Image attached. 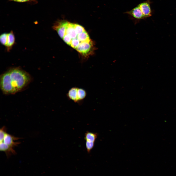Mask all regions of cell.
<instances>
[{"mask_svg":"<svg viewBox=\"0 0 176 176\" xmlns=\"http://www.w3.org/2000/svg\"><path fill=\"white\" fill-rule=\"evenodd\" d=\"M20 138L14 137L6 133L3 140L0 142H3L8 146L14 148L20 143L19 142H15Z\"/></svg>","mask_w":176,"mask_h":176,"instance_id":"6","label":"cell"},{"mask_svg":"<svg viewBox=\"0 0 176 176\" xmlns=\"http://www.w3.org/2000/svg\"><path fill=\"white\" fill-rule=\"evenodd\" d=\"M31 80V76L25 71L19 67L12 68L0 76V88L4 94H14L25 88Z\"/></svg>","mask_w":176,"mask_h":176,"instance_id":"2","label":"cell"},{"mask_svg":"<svg viewBox=\"0 0 176 176\" xmlns=\"http://www.w3.org/2000/svg\"><path fill=\"white\" fill-rule=\"evenodd\" d=\"M67 44L82 55H88L94 48L93 43L82 26L65 21L56 22L53 27Z\"/></svg>","mask_w":176,"mask_h":176,"instance_id":"1","label":"cell"},{"mask_svg":"<svg viewBox=\"0 0 176 176\" xmlns=\"http://www.w3.org/2000/svg\"><path fill=\"white\" fill-rule=\"evenodd\" d=\"M0 42L5 47L7 51H10L15 43V37L13 31L1 34L0 36Z\"/></svg>","mask_w":176,"mask_h":176,"instance_id":"3","label":"cell"},{"mask_svg":"<svg viewBox=\"0 0 176 176\" xmlns=\"http://www.w3.org/2000/svg\"><path fill=\"white\" fill-rule=\"evenodd\" d=\"M78 88L73 87L69 90L67 95L68 98L75 102H78L77 98V90Z\"/></svg>","mask_w":176,"mask_h":176,"instance_id":"8","label":"cell"},{"mask_svg":"<svg viewBox=\"0 0 176 176\" xmlns=\"http://www.w3.org/2000/svg\"><path fill=\"white\" fill-rule=\"evenodd\" d=\"M6 127H2L0 130V141H2L3 140L5 134L7 133Z\"/></svg>","mask_w":176,"mask_h":176,"instance_id":"13","label":"cell"},{"mask_svg":"<svg viewBox=\"0 0 176 176\" xmlns=\"http://www.w3.org/2000/svg\"><path fill=\"white\" fill-rule=\"evenodd\" d=\"M124 13L128 14L131 18L137 21L145 18L143 13L137 5L131 10L127 11Z\"/></svg>","mask_w":176,"mask_h":176,"instance_id":"4","label":"cell"},{"mask_svg":"<svg viewBox=\"0 0 176 176\" xmlns=\"http://www.w3.org/2000/svg\"><path fill=\"white\" fill-rule=\"evenodd\" d=\"M0 150L4 152L8 157L12 154H15L16 153L14 148L8 146L2 142L0 143Z\"/></svg>","mask_w":176,"mask_h":176,"instance_id":"7","label":"cell"},{"mask_svg":"<svg viewBox=\"0 0 176 176\" xmlns=\"http://www.w3.org/2000/svg\"><path fill=\"white\" fill-rule=\"evenodd\" d=\"M87 93L86 91L82 88H78L77 90V98L78 102L83 100L86 97Z\"/></svg>","mask_w":176,"mask_h":176,"instance_id":"10","label":"cell"},{"mask_svg":"<svg viewBox=\"0 0 176 176\" xmlns=\"http://www.w3.org/2000/svg\"><path fill=\"white\" fill-rule=\"evenodd\" d=\"M97 135V133L87 132L85 133L84 138L86 141L94 142Z\"/></svg>","mask_w":176,"mask_h":176,"instance_id":"9","label":"cell"},{"mask_svg":"<svg viewBox=\"0 0 176 176\" xmlns=\"http://www.w3.org/2000/svg\"><path fill=\"white\" fill-rule=\"evenodd\" d=\"M9 1L20 3L28 2L31 4H37L38 2L36 0H9Z\"/></svg>","mask_w":176,"mask_h":176,"instance_id":"12","label":"cell"},{"mask_svg":"<svg viewBox=\"0 0 176 176\" xmlns=\"http://www.w3.org/2000/svg\"><path fill=\"white\" fill-rule=\"evenodd\" d=\"M150 0H147L137 5L143 13L145 18L152 15V11L150 6Z\"/></svg>","mask_w":176,"mask_h":176,"instance_id":"5","label":"cell"},{"mask_svg":"<svg viewBox=\"0 0 176 176\" xmlns=\"http://www.w3.org/2000/svg\"><path fill=\"white\" fill-rule=\"evenodd\" d=\"M94 142L86 141V147L88 152L89 153L94 147Z\"/></svg>","mask_w":176,"mask_h":176,"instance_id":"11","label":"cell"}]
</instances>
